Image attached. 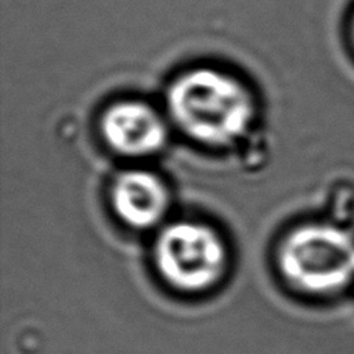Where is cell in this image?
Returning a JSON list of instances; mask_svg holds the SVG:
<instances>
[{"label":"cell","instance_id":"obj_1","mask_svg":"<svg viewBox=\"0 0 354 354\" xmlns=\"http://www.w3.org/2000/svg\"><path fill=\"white\" fill-rule=\"evenodd\" d=\"M168 109L188 137L213 147L239 140L255 117L248 87L214 68H194L177 78L168 91Z\"/></svg>","mask_w":354,"mask_h":354},{"label":"cell","instance_id":"obj_2","mask_svg":"<svg viewBox=\"0 0 354 354\" xmlns=\"http://www.w3.org/2000/svg\"><path fill=\"white\" fill-rule=\"evenodd\" d=\"M278 268L290 288L306 294L326 292L351 274L354 244L334 225H301L281 243Z\"/></svg>","mask_w":354,"mask_h":354},{"label":"cell","instance_id":"obj_3","mask_svg":"<svg viewBox=\"0 0 354 354\" xmlns=\"http://www.w3.org/2000/svg\"><path fill=\"white\" fill-rule=\"evenodd\" d=\"M227 249L216 230L182 221L167 227L156 243L154 260L163 281L180 292L210 290L223 280Z\"/></svg>","mask_w":354,"mask_h":354},{"label":"cell","instance_id":"obj_4","mask_svg":"<svg viewBox=\"0 0 354 354\" xmlns=\"http://www.w3.org/2000/svg\"><path fill=\"white\" fill-rule=\"evenodd\" d=\"M101 134L115 153L126 157L156 154L168 140L160 113L143 101H120L111 106L101 118Z\"/></svg>","mask_w":354,"mask_h":354},{"label":"cell","instance_id":"obj_5","mask_svg":"<svg viewBox=\"0 0 354 354\" xmlns=\"http://www.w3.org/2000/svg\"><path fill=\"white\" fill-rule=\"evenodd\" d=\"M112 205L124 224L149 229L165 218L169 207L168 188L154 173L124 171L113 180Z\"/></svg>","mask_w":354,"mask_h":354},{"label":"cell","instance_id":"obj_6","mask_svg":"<svg viewBox=\"0 0 354 354\" xmlns=\"http://www.w3.org/2000/svg\"><path fill=\"white\" fill-rule=\"evenodd\" d=\"M351 36H353V42H354V16H353V21H351Z\"/></svg>","mask_w":354,"mask_h":354}]
</instances>
